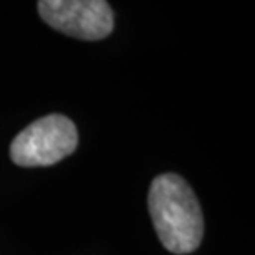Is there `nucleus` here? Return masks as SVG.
<instances>
[{"label":"nucleus","instance_id":"1","mask_svg":"<svg viewBox=\"0 0 255 255\" xmlns=\"http://www.w3.org/2000/svg\"><path fill=\"white\" fill-rule=\"evenodd\" d=\"M147 206L157 237L169 252L184 255L201 246L204 217L196 194L186 179L172 172L154 177Z\"/></svg>","mask_w":255,"mask_h":255},{"label":"nucleus","instance_id":"3","mask_svg":"<svg viewBox=\"0 0 255 255\" xmlns=\"http://www.w3.org/2000/svg\"><path fill=\"white\" fill-rule=\"evenodd\" d=\"M38 13L52 28L80 40L106 38L115 27L113 10L103 0H42Z\"/></svg>","mask_w":255,"mask_h":255},{"label":"nucleus","instance_id":"2","mask_svg":"<svg viewBox=\"0 0 255 255\" xmlns=\"http://www.w3.org/2000/svg\"><path fill=\"white\" fill-rule=\"evenodd\" d=\"M78 146L75 123L63 115L43 116L23 131L10 144V157L17 166L37 167L57 164Z\"/></svg>","mask_w":255,"mask_h":255}]
</instances>
